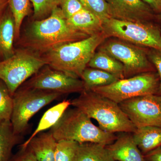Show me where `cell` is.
Wrapping results in <instances>:
<instances>
[{
	"label": "cell",
	"mask_w": 161,
	"mask_h": 161,
	"mask_svg": "<svg viewBox=\"0 0 161 161\" xmlns=\"http://www.w3.org/2000/svg\"><path fill=\"white\" fill-rule=\"evenodd\" d=\"M49 131L57 142L73 141L79 144L93 143L107 146L117 138L114 133L96 126L86 113L75 107L68 108Z\"/></svg>",
	"instance_id": "277c9868"
},
{
	"label": "cell",
	"mask_w": 161,
	"mask_h": 161,
	"mask_svg": "<svg viewBox=\"0 0 161 161\" xmlns=\"http://www.w3.org/2000/svg\"><path fill=\"white\" fill-rule=\"evenodd\" d=\"M66 20L68 25L72 28L89 36L103 31V20L86 8Z\"/></svg>",
	"instance_id": "9a60e30c"
},
{
	"label": "cell",
	"mask_w": 161,
	"mask_h": 161,
	"mask_svg": "<svg viewBox=\"0 0 161 161\" xmlns=\"http://www.w3.org/2000/svg\"><path fill=\"white\" fill-rule=\"evenodd\" d=\"M57 141L50 132H42L32 139L28 144L38 161H55Z\"/></svg>",
	"instance_id": "2e32d148"
},
{
	"label": "cell",
	"mask_w": 161,
	"mask_h": 161,
	"mask_svg": "<svg viewBox=\"0 0 161 161\" xmlns=\"http://www.w3.org/2000/svg\"><path fill=\"white\" fill-rule=\"evenodd\" d=\"M80 79L83 81L85 90L109 85L119 80L115 75L108 72L88 67L83 71Z\"/></svg>",
	"instance_id": "44dd1931"
},
{
	"label": "cell",
	"mask_w": 161,
	"mask_h": 161,
	"mask_svg": "<svg viewBox=\"0 0 161 161\" xmlns=\"http://www.w3.org/2000/svg\"><path fill=\"white\" fill-rule=\"evenodd\" d=\"M154 20H156L158 23H161V14H155L154 15Z\"/></svg>",
	"instance_id": "836d02e7"
},
{
	"label": "cell",
	"mask_w": 161,
	"mask_h": 161,
	"mask_svg": "<svg viewBox=\"0 0 161 161\" xmlns=\"http://www.w3.org/2000/svg\"><path fill=\"white\" fill-rule=\"evenodd\" d=\"M20 138L14 132L11 121L0 120V161L10 160L13 149Z\"/></svg>",
	"instance_id": "ffe728a7"
},
{
	"label": "cell",
	"mask_w": 161,
	"mask_h": 161,
	"mask_svg": "<svg viewBox=\"0 0 161 161\" xmlns=\"http://www.w3.org/2000/svg\"><path fill=\"white\" fill-rule=\"evenodd\" d=\"M148 56L158 74L160 83L158 95H161V49L149 48Z\"/></svg>",
	"instance_id": "f1b7e54d"
},
{
	"label": "cell",
	"mask_w": 161,
	"mask_h": 161,
	"mask_svg": "<svg viewBox=\"0 0 161 161\" xmlns=\"http://www.w3.org/2000/svg\"><path fill=\"white\" fill-rule=\"evenodd\" d=\"M15 24L13 14L8 6L0 16V61L14 54Z\"/></svg>",
	"instance_id": "5bb4252c"
},
{
	"label": "cell",
	"mask_w": 161,
	"mask_h": 161,
	"mask_svg": "<svg viewBox=\"0 0 161 161\" xmlns=\"http://www.w3.org/2000/svg\"><path fill=\"white\" fill-rule=\"evenodd\" d=\"M136 143L143 155L161 147V128L147 126L136 128L132 133Z\"/></svg>",
	"instance_id": "e0dca14e"
},
{
	"label": "cell",
	"mask_w": 161,
	"mask_h": 161,
	"mask_svg": "<svg viewBox=\"0 0 161 161\" xmlns=\"http://www.w3.org/2000/svg\"><path fill=\"white\" fill-rule=\"evenodd\" d=\"M108 38L103 31L83 40L60 45L42 57L52 68L80 78L96 50Z\"/></svg>",
	"instance_id": "3957f363"
},
{
	"label": "cell",
	"mask_w": 161,
	"mask_h": 161,
	"mask_svg": "<svg viewBox=\"0 0 161 161\" xmlns=\"http://www.w3.org/2000/svg\"><path fill=\"white\" fill-rule=\"evenodd\" d=\"M33 7L32 19L40 20L46 19L59 6V0H30Z\"/></svg>",
	"instance_id": "d4e9b609"
},
{
	"label": "cell",
	"mask_w": 161,
	"mask_h": 161,
	"mask_svg": "<svg viewBox=\"0 0 161 161\" xmlns=\"http://www.w3.org/2000/svg\"><path fill=\"white\" fill-rule=\"evenodd\" d=\"M71 105V101L64 100L52 107L43 114L36 129L29 138L21 145V147L28 146L32 139L41 132L51 128L59 120L63 113Z\"/></svg>",
	"instance_id": "ac0fdd59"
},
{
	"label": "cell",
	"mask_w": 161,
	"mask_h": 161,
	"mask_svg": "<svg viewBox=\"0 0 161 161\" xmlns=\"http://www.w3.org/2000/svg\"><path fill=\"white\" fill-rule=\"evenodd\" d=\"M31 3L30 0H9L8 6L13 14L15 24V42L19 38L24 19L30 14Z\"/></svg>",
	"instance_id": "603a6c76"
},
{
	"label": "cell",
	"mask_w": 161,
	"mask_h": 161,
	"mask_svg": "<svg viewBox=\"0 0 161 161\" xmlns=\"http://www.w3.org/2000/svg\"><path fill=\"white\" fill-rule=\"evenodd\" d=\"M146 161H161V147L144 155Z\"/></svg>",
	"instance_id": "4dcf8cb0"
},
{
	"label": "cell",
	"mask_w": 161,
	"mask_h": 161,
	"mask_svg": "<svg viewBox=\"0 0 161 161\" xmlns=\"http://www.w3.org/2000/svg\"><path fill=\"white\" fill-rule=\"evenodd\" d=\"M79 144L73 141L57 142L55 150V161H76Z\"/></svg>",
	"instance_id": "cb8c5ba5"
},
{
	"label": "cell",
	"mask_w": 161,
	"mask_h": 161,
	"mask_svg": "<svg viewBox=\"0 0 161 161\" xmlns=\"http://www.w3.org/2000/svg\"><path fill=\"white\" fill-rule=\"evenodd\" d=\"M106 147L115 161H146L131 133L121 132Z\"/></svg>",
	"instance_id": "4fadbf2b"
},
{
	"label": "cell",
	"mask_w": 161,
	"mask_h": 161,
	"mask_svg": "<svg viewBox=\"0 0 161 161\" xmlns=\"http://www.w3.org/2000/svg\"><path fill=\"white\" fill-rule=\"evenodd\" d=\"M61 96L59 93L21 86L13 96L10 121L15 134L21 136L28 129L30 120L36 113Z\"/></svg>",
	"instance_id": "5b68a950"
},
{
	"label": "cell",
	"mask_w": 161,
	"mask_h": 161,
	"mask_svg": "<svg viewBox=\"0 0 161 161\" xmlns=\"http://www.w3.org/2000/svg\"><path fill=\"white\" fill-rule=\"evenodd\" d=\"M9 0H0V16H2L8 6Z\"/></svg>",
	"instance_id": "d6a6232c"
},
{
	"label": "cell",
	"mask_w": 161,
	"mask_h": 161,
	"mask_svg": "<svg viewBox=\"0 0 161 161\" xmlns=\"http://www.w3.org/2000/svg\"><path fill=\"white\" fill-rule=\"evenodd\" d=\"M89 37L68 25L59 6L46 19H32L16 42L18 47L26 48L42 56L60 45Z\"/></svg>",
	"instance_id": "6da1fadb"
},
{
	"label": "cell",
	"mask_w": 161,
	"mask_h": 161,
	"mask_svg": "<svg viewBox=\"0 0 161 161\" xmlns=\"http://www.w3.org/2000/svg\"><path fill=\"white\" fill-rule=\"evenodd\" d=\"M103 31L114 37L144 47L161 49V29L151 22H132L109 18L103 21Z\"/></svg>",
	"instance_id": "8992f818"
},
{
	"label": "cell",
	"mask_w": 161,
	"mask_h": 161,
	"mask_svg": "<svg viewBox=\"0 0 161 161\" xmlns=\"http://www.w3.org/2000/svg\"><path fill=\"white\" fill-rule=\"evenodd\" d=\"M46 64L42 56L26 48L17 47L12 56L0 61V80L13 96L25 81Z\"/></svg>",
	"instance_id": "52a82bcc"
},
{
	"label": "cell",
	"mask_w": 161,
	"mask_h": 161,
	"mask_svg": "<svg viewBox=\"0 0 161 161\" xmlns=\"http://www.w3.org/2000/svg\"><path fill=\"white\" fill-rule=\"evenodd\" d=\"M87 67L97 69L115 75L119 79H125L124 67L122 64L104 52H95Z\"/></svg>",
	"instance_id": "d6986e66"
},
{
	"label": "cell",
	"mask_w": 161,
	"mask_h": 161,
	"mask_svg": "<svg viewBox=\"0 0 161 161\" xmlns=\"http://www.w3.org/2000/svg\"><path fill=\"white\" fill-rule=\"evenodd\" d=\"M13 107V96L5 83L0 80V120H10Z\"/></svg>",
	"instance_id": "484cf974"
},
{
	"label": "cell",
	"mask_w": 161,
	"mask_h": 161,
	"mask_svg": "<svg viewBox=\"0 0 161 161\" xmlns=\"http://www.w3.org/2000/svg\"><path fill=\"white\" fill-rule=\"evenodd\" d=\"M22 86L59 93L62 95L79 93L84 90L80 78L52 68L47 64L25 81Z\"/></svg>",
	"instance_id": "30bf717a"
},
{
	"label": "cell",
	"mask_w": 161,
	"mask_h": 161,
	"mask_svg": "<svg viewBox=\"0 0 161 161\" xmlns=\"http://www.w3.org/2000/svg\"><path fill=\"white\" fill-rule=\"evenodd\" d=\"M71 105L98 122L101 130L109 133H133L136 128L118 103L92 90H84Z\"/></svg>",
	"instance_id": "7a4b0ae2"
},
{
	"label": "cell",
	"mask_w": 161,
	"mask_h": 161,
	"mask_svg": "<svg viewBox=\"0 0 161 161\" xmlns=\"http://www.w3.org/2000/svg\"><path fill=\"white\" fill-rule=\"evenodd\" d=\"M119 105L136 128H161V95H142L124 101Z\"/></svg>",
	"instance_id": "8fae6325"
},
{
	"label": "cell",
	"mask_w": 161,
	"mask_h": 161,
	"mask_svg": "<svg viewBox=\"0 0 161 161\" xmlns=\"http://www.w3.org/2000/svg\"><path fill=\"white\" fill-rule=\"evenodd\" d=\"M76 161H115L106 146L93 143L79 144Z\"/></svg>",
	"instance_id": "7402d4cb"
},
{
	"label": "cell",
	"mask_w": 161,
	"mask_h": 161,
	"mask_svg": "<svg viewBox=\"0 0 161 161\" xmlns=\"http://www.w3.org/2000/svg\"><path fill=\"white\" fill-rule=\"evenodd\" d=\"M148 47L135 45L114 37L107 38L98 47L101 51L122 64L125 78L147 73L156 71L148 58Z\"/></svg>",
	"instance_id": "ba28073f"
},
{
	"label": "cell",
	"mask_w": 161,
	"mask_h": 161,
	"mask_svg": "<svg viewBox=\"0 0 161 161\" xmlns=\"http://www.w3.org/2000/svg\"><path fill=\"white\" fill-rule=\"evenodd\" d=\"M84 8L103 21L110 18L108 7L105 0H79Z\"/></svg>",
	"instance_id": "4316f807"
},
{
	"label": "cell",
	"mask_w": 161,
	"mask_h": 161,
	"mask_svg": "<svg viewBox=\"0 0 161 161\" xmlns=\"http://www.w3.org/2000/svg\"><path fill=\"white\" fill-rule=\"evenodd\" d=\"M59 7L66 19L85 8L79 0H59Z\"/></svg>",
	"instance_id": "83f0119b"
},
{
	"label": "cell",
	"mask_w": 161,
	"mask_h": 161,
	"mask_svg": "<svg viewBox=\"0 0 161 161\" xmlns=\"http://www.w3.org/2000/svg\"><path fill=\"white\" fill-rule=\"evenodd\" d=\"M150 6L156 14H161V0H142Z\"/></svg>",
	"instance_id": "1f68e13d"
},
{
	"label": "cell",
	"mask_w": 161,
	"mask_h": 161,
	"mask_svg": "<svg viewBox=\"0 0 161 161\" xmlns=\"http://www.w3.org/2000/svg\"><path fill=\"white\" fill-rule=\"evenodd\" d=\"M159 83L157 72H150L120 79L109 85L91 90L119 104L138 96L158 95Z\"/></svg>",
	"instance_id": "9c48e42d"
},
{
	"label": "cell",
	"mask_w": 161,
	"mask_h": 161,
	"mask_svg": "<svg viewBox=\"0 0 161 161\" xmlns=\"http://www.w3.org/2000/svg\"><path fill=\"white\" fill-rule=\"evenodd\" d=\"M9 161H38L29 146L26 147H20L19 152L10 158Z\"/></svg>",
	"instance_id": "f546056e"
},
{
	"label": "cell",
	"mask_w": 161,
	"mask_h": 161,
	"mask_svg": "<svg viewBox=\"0 0 161 161\" xmlns=\"http://www.w3.org/2000/svg\"><path fill=\"white\" fill-rule=\"evenodd\" d=\"M110 18L132 22H151L154 13L142 0H105Z\"/></svg>",
	"instance_id": "7c38bea8"
}]
</instances>
